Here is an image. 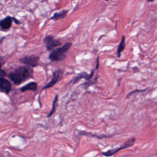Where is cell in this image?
Returning <instances> with one entry per match:
<instances>
[{
    "label": "cell",
    "instance_id": "4",
    "mask_svg": "<svg viewBox=\"0 0 157 157\" xmlns=\"http://www.w3.org/2000/svg\"><path fill=\"white\" fill-rule=\"evenodd\" d=\"M44 43L45 44L46 47L48 51H52L62 44L61 41L55 39L54 37L51 35L47 36L44 37Z\"/></svg>",
    "mask_w": 157,
    "mask_h": 157
},
{
    "label": "cell",
    "instance_id": "6",
    "mask_svg": "<svg viewBox=\"0 0 157 157\" xmlns=\"http://www.w3.org/2000/svg\"><path fill=\"white\" fill-rule=\"evenodd\" d=\"M63 75V70L61 69H58L55 70L53 73V76L52 78V80L47 84L44 87H43L42 90H46L47 88H49L53 85H55L57 82H60Z\"/></svg>",
    "mask_w": 157,
    "mask_h": 157
},
{
    "label": "cell",
    "instance_id": "10",
    "mask_svg": "<svg viewBox=\"0 0 157 157\" xmlns=\"http://www.w3.org/2000/svg\"><path fill=\"white\" fill-rule=\"evenodd\" d=\"M37 84L35 82H30L20 88V90H21L22 92H25L29 90L35 91L37 90Z\"/></svg>",
    "mask_w": 157,
    "mask_h": 157
},
{
    "label": "cell",
    "instance_id": "16",
    "mask_svg": "<svg viewBox=\"0 0 157 157\" xmlns=\"http://www.w3.org/2000/svg\"><path fill=\"white\" fill-rule=\"evenodd\" d=\"M14 21L15 22V23L16 24H21V22H20L18 20H17V18H15V17H14Z\"/></svg>",
    "mask_w": 157,
    "mask_h": 157
},
{
    "label": "cell",
    "instance_id": "3",
    "mask_svg": "<svg viewBox=\"0 0 157 157\" xmlns=\"http://www.w3.org/2000/svg\"><path fill=\"white\" fill-rule=\"evenodd\" d=\"M136 141V139L135 138V137H132V138L128 139L127 141H126L123 145L120 146V147H117V148H115V149H112L108 150L106 152H103V155L104 156H112V155H115V153H117V152H119L121 150H123V149H127V148H129V147L133 146L134 144Z\"/></svg>",
    "mask_w": 157,
    "mask_h": 157
},
{
    "label": "cell",
    "instance_id": "12",
    "mask_svg": "<svg viewBox=\"0 0 157 157\" xmlns=\"http://www.w3.org/2000/svg\"><path fill=\"white\" fill-rule=\"evenodd\" d=\"M125 48V36L123 35L122 37V39H121V41L118 46L117 48V56L118 57H120L121 56V53L124 50Z\"/></svg>",
    "mask_w": 157,
    "mask_h": 157
},
{
    "label": "cell",
    "instance_id": "11",
    "mask_svg": "<svg viewBox=\"0 0 157 157\" xmlns=\"http://www.w3.org/2000/svg\"><path fill=\"white\" fill-rule=\"evenodd\" d=\"M68 12V10H63L59 12H56L50 17V20H53L54 21H57L58 20L64 18L66 16Z\"/></svg>",
    "mask_w": 157,
    "mask_h": 157
},
{
    "label": "cell",
    "instance_id": "18",
    "mask_svg": "<svg viewBox=\"0 0 157 157\" xmlns=\"http://www.w3.org/2000/svg\"><path fill=\"white\" fill-rule=\"evenodd\" d=\"M104 1H106V2H108V1H111V0H104Z\"/></svg>",
    "mask_w": 157,
    "mask_h": 157
},
{
    "label": "cell",
    "instance_id": "15",
    "mask_svg": "<svg viewBox=\"0 0 157 157\" xmlns=\"http://www.w3.org/2000/svg\"><path fill=\"white\" fill-rule=\"evenodd\" d=\"M1 77H5L6 75V72L5 71V70H3V69H1Z\"/></svg>",
    "mask_w": 157,
    "mask_h": 157
},
{
    "label": "cell",
    "instance_id": "19",
    "mask_svg": "<svg viewBox=\"0 0 157 157\" xmlns=\"http://www.w3.org/2000/svg\"><path fill=\"white\" fill-rule=\"evenodd\" d=\"M45 1H47V0H45Z\"/></svg>",
    "mask_w": 157,
    "mask_h": 157
},
{
    "label": "cell",
    "instance_id": "8",
    "mask_svg": "<svg viewBox=\"0 0 157 157\" xmlns=\"http://www.w3.org/2000/svg\"><path fill=\"white\" fill-rule=\"evenodd\" d=\"M14 21V17L11 16H7L5 18L2 19L0 21V27L2 31H8L9 30L12 24Z\"/></svg>",
    "mask_w": 157,
    "mask_h": 157
},
{
    "label": "cell",
    "instance_id": "5",
    "mask_svg": "<svg viewBox=\"0 0 157 157\" xmlns=\"http://www.w3.org/2000/svg\"><path fill=\"white\" fill-rule=\"evenodd\" d=\"M19 61L25 65L30 66L31 68H36L39 65V56L31 55L30 56H25L19 59Z\"/></svg>",
    "mask_w": 157,
    "mask_h": 157
},
{
    "label": "cell",
    "instance_id": "7",
    "mask_svg": "<svg viewBox=\"0 0 157 157\" xmlns=\"http://www.w3.org/2000/svg\"><path fill=\"white\" fill-rule=\"evenodd\" d=\"M0 82H1V86H0V90L1 92L4 93L6 95H8L12 90V85L10 81L4 77H1Z\"/></svg>",
    "mask_w": 157,
    "mask_h": 157
},
{
    "label": "cell",
    "instance_id": "17",
    "mask_svg": "<svg viewBox=\"0 0 157 157\" xmlns=\"http://www.w3.org/2000/svg\"><path fill=\"white\" fill-rule=\"evenodd\" d=\"M147 2H153L154 0H147Z\"/></svg>",
    "mask_w": 157,
    "mask_h": 157
},
{
    "label": "cell",
    "instance_id": "13",
    "mask_svg": "<svg viewBox=\"0 0 157 157\" xmlns=\"http://www.w3.org/2000/svg\"><path fill=\"white\" fill-rule=\"evenodd\" d=\"M58 101V95H55V98H54V100H53V101L52 109H51L50 111L49 112V113L48 115H47V118L50 117L54 114V112H55V111H56V106H57Z\"/></svg>",
    "mask_w": 157,
    "mask_h": 157
},
{
    "label": "cell",
    "instance_id": "14",
    "mask_svg": "<svg viewBox=\"0 0 157 157\" xmlns=\"http://www.w3.org/2000/svg\"><path fill=\"white\" fill-rule=\"evenodd\" d=\"M81 135H85V136H91V137H96L97 138L99 139H103V138H107L109 136L105 135V134H102V135H95V134H93L90 133H88V132H85V131H80L79 133Z\"/></svg>",
    "mask_w": 157,
    "mask_h": 157
},
{
    "label": "cell",
    "instance_id": "2",
    "mask_svg": "<svg viewBox=\"0 0 157 157\" xmlns=\"http://www.w3.org/2000/svg\"><path fill=\"white\" fill-rule=\"evenodd\" d=\"M72 46V43L68 42L63 46L55 49L49 55V58L52 62H61L63 60L66 56L67 52Z\"/></svg>",
    "mask_w": 157,
    "mask_h": 157
},
{
    "label": "cell",
    "instance_id": "1",
    "mask_svg": "<svg viewBox=\"0 0 157 157\" xmlns=\"http://www.w3.org/2000/svg\"><path fill=\"white\" fill-rule=\"evenodd\" d=\"M33 73V68L25 65L17 67L9 73L8 76L15 85H18L32 78Z\"/></svg>",
    "mask_w": 157,
    "mask_h": 157
},
{
    "label": "cell",
    "instance_id": "9",
    "mask_svg": "<svg viewBox=\"0 0 157 157\" xmlns=\"http://www.w3.org/2000/svg\"><path fill=\"white\" fill-rule=\"evenodd\" d=\"M94 72L95 71L93 70L91 71V72L90 74H88L86 72H82L81 73L78 74L76 77H75L73 79V84H76L77 82L79 81L80 80H81L82 78H85L87 81H90L91 80L93 75H94Z\"/></svg>",
    "mask_w": 157,
    "mask_h": 157
}]
</instances>
